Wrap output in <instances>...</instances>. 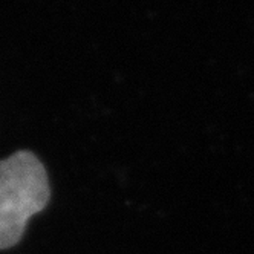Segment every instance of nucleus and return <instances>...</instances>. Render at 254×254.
<instances>
[{
    "mask_svg": "<svg viewBox=\"0 0 254 254\" xmlns=\"http://www.w3.org/2000/svg\"><path fill=\"white\" fill-rule=\"evenodd\" d=\"M49 201L48 173L32 152L0 161V250L19 244L29 217Z\"/></svg>",
    "mask_w": 254,
    "mask_h": 254,
    "instance_id": "1",
    "label": "nucleus"
}]
</instances>
